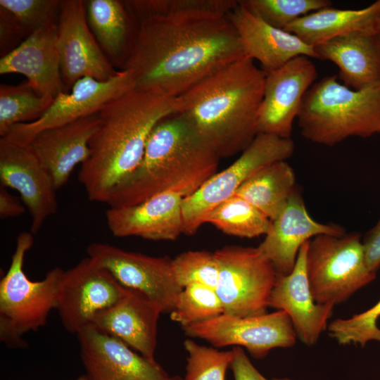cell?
I'll use <instances>...</instances> for the list:
<instances>
[{
	"instance_id": "obj_31",
	"label": "cell",
	"mask_w": 380,
	"mask_h": 380,
	"mask_svg": "<svg viewBox=\"0 0 380 380\" xmlns=\"http://www.w3.org/2000/svg\"><path fill=\"white\" fill-rule=\"evenodd\" d=\"M223 313V306L215 289L190 284L183 288L170 314L172 321L184 327L215 318Z\"/></svg>"
},
{
	"instance_id": "obj_23",
	"label": "cell",
	"mask_w": 380,
	"mask_h": 380,
	"mask_svg": "<svg viewBox=\"0 0 380 380\" xmlns=\"http://www.w3.org/2000/svg\"><path fill=\"white\" fill-rule=\"evenodd\" d=\"M98 113L37 134L28 146L49 174L56 190L89 156V144L99 125Z\"/></svg>"
},
{
	"instance_id": "obj_26",
	"label": "cell",
	"mask_w": 380,
	"mask_h": 380,
	"mask_svg": "<svg viewBox=\"0 0 380 380\" xmlns=\"http://www.w3.org/2000/svg\"><path fill=\"white\" fill-rule=\"evenodd\" d=\"M88 25L103 53L121 70L133 47L139 23L124 1H84Z\"/></svg>"
},
{
	"instance_id": "obj_33",
	"label": "cell",
	"mask_w": 380,
	"mask_h": 380,
	"mask_svg": "<svg viewBox=\"0 0 380 380\" xmlns=\"http://www.w3.org/2000/svg\"><path fill=\"white\" fill-rule=\"evenodd\" d=\"M188 354L183 380H225L233 360V351H220L196 343L192 339L184 341Z\"/></svg>"
},
{
	"instance_id": "obj_8",
	"label": "cell",
	"mask_w": 380,
	"mask_h": 380,
	"mask_svg": "<svg viewBox=\"0 0 380 380\" xmlns=\"http://www.w3.org/2000/svg\"><path fill=\"white\" fill-rule=\"evenodd\" d=\"M294 148L291 138L258 134L234 162L216 172L196 192L183 198L184 234H195L203 224V218L209 212L234 196L256 172L272 163L289 158Z\"/></svg>"
},
{
	"instance_id": "obj_34",
	"label": "cell",
	"mask_w": 380,
	"mask_h": 380,
	"mask_svg": "<svg viewBox=\"0 0 380 380\" xmlns=\"http://www.w3.org/2000/svg\"><path fill=\"white\" fill-rule=\"evenodd\" d=\"M176 279L182 287L198 284L215 289L220 273L215 252L189 251L172 259Z\"/></svg>"
},
{
	"instance_id": "obj_7",
	"label": "cell",
	"mask_w": 380,
	"mask_h": 380,
	"mask_svg": "<svg viewBox=\"0 0 380 380\" xmlns=\"http://www.w3.org/2000/svg\"><path fill=\"white\" fill-rule=\"evenodd\" d=\"M305 267L311 293L319 304L342 303L376 277L367 266L358 233L312 238Z\"/></svg>"
},
{
	"instance_id": "obj_12",
	"label": "cell",
	"mask_w": 380,
	"mask_h": 380,
	"mask_svg": "<svg viewBox=\"0 0 380 380\" xmlns=\"http://www.w3.org/2000/svg\"><path fill=\"white\" fill-rule=\"evenodd\" d=\"M133 89L134 82L125 70H118L107 81L81 78L69 91L59 93L39 119L13 125L2 137L28 146L39 132L96 114L108 103Z\"/></svg>"
},
{
	"instance_id": "obj_11",
	"label": "cell",
	"mask_w": 380,
	"mask_h": 380,
	"mask_svg": "<svg viewBox=\"0 0 380 380\" xmlns=\"http://www.w3.org/2000/svg\"><path fill=\"white\" fill-rule=\"evenodd\" d=\"M183 330L188 336L203 339L217 348L244 347L258 359L274 348L293 346L297 338L289 316L283 310L246 317L223 313L184 327Z\"/></svg>"
},
{
	"instance_id": "obj_5",
	"label": "cell",
	"mask_w": 380,
	"mask_h": 380,
	"mask_svg": "<svg viewBox=\"0 0 380 380\" xmlns=\"http://www.w3.org/2000/svg\"><path fill=\"white\" fill-rule=\"evenodd\" d=\"M297 119L305 139L328 146L380 134V82L356 90L324 77L305 93Z\"/></svg>"
},
{
	"instance_id": "obj_19",
	"label": "cell",
	"mask_w": 380,
	"mask_h": 380,
	"mask_svg": "<svg viewBox=\"0 0 380 380\" xmlns=\"http://www.w3.org/2000/svg\"><path fill=\"white\" fill-rule=\"evenodd\" d=\"M308 243L309 241H306L300 248L292 272L287 275H277L269 307L286 312L297 338L311 346L327 329L334 305L319 304L312 297L305 267Z\"/></svg>"
},
{
	"instance_id": "obj_37",
	"label": "cell",
	"mask_w": 380,
	"mask_h": 380,
	"mask_svg": "<svg viewBox=\"0 0 380 380\" xmlns=\"http://www.w3.org/2000/svg\"><path fill=\"white\" fill-rule=\"evenodd\" d=\"M26 36L17 23L0 8V50L1 57L17 48Z\"/></svg>"
},
{
	"instance_id": "obj_27",
	"label": "cell",
	"mask_w": 380,
	"mask_h": 380,
	"mask_svg": "<svg viewBox=\"0 0 380 380\" xmlns=\"http://www.w3.org/2000/svg\"><path fill=\"white\" fill-rule=\"evenodd\" d=\"M380 0L359 9L326 7L301 17L285 28L315 46L335 37L353 32H379Z\"/></svg>"
},
{
	"instance_id": "obj_20",
	"label": "cell",
	"mask_w": 380,
	"mask_h": 380,
	"mask_svg": "<svg viewBox=\"0 0 380 380\" xmlns=\"http://www.w3.org/2000/svg\"><path fill=\"white\" fill-rule=\"evenodd\" d=\"M57 21L37 29L0 59L1 75H23L38 94L53 99L65 91L56 44Z\"/></svg>"
},
{
	"instance_id": "obj_15",
	"label": "cell",
	"mask_w": 380,
	"mask_h": 380,
	"mask_svg": "<svg viewBox=\"0 0 380 380\" xmlns=\"http://www.w3.org/2000/svg\"><path fill=\"white\" fill-rule=\"evenodd\" d=\"M317 72L310 58L296 57L284 65L266 72L263 98L258 118V134L291 138L305 93Z\"/></svg>"
},
{
	"instance_id": "obj_43",
	"label": "cell",
	"mask_w": 380,
	"mask_h": 380,
	"mask_svg": "<svg viewBox=\"0 0 380 380\" xmlns=\"http://www.w3.org/2000/svg\"><path fill=\"white\" fill-rule=\"evenodd\" d=\"M272 380H291V379H273Z\"/></svg>"
},
{
	"instance_id": "obj_40",
	"label": "cell",
	"mask_w": 380,
	"mask_h": 380,
	"mask_svg": "<svg viewBox=\"0 0 380 380\" xmlns=\"http://www.w3.org/2000/svg\"><path fill=\"white\" fill-rule=\"evenodd\" d=\"M25 211V205H22L15 196H12L6 187L1 186L0 217L1 219L15 217L23 214Z\"/></svg>"
},
{
	"instance_id": "obj_10",
	"label": "cell",
	"mask_w": 380,
	"mask_h": 380,
	"mask_svg": "<svg viewBox=\"0 0 380 380\" xmlns=\"http://www.w3.org/2000/svg\"><path fill=\"white\" fill-rule=\"evenodd\" d=\"M87 253L122 287L144 296L163 313H170L174 309L183 288L176 279L170 258L127 251L98 242L89 244Z\"/></svg>"
},
{
	"instance_id": "obj_35",
	"label": "cell",
	"mask_w": 380,
	"mask_h": 380,
	"mask_svg": "<svg viewBox=\"0 0 380 380\" xmlns=\"http://www.w3.org/2000/svg\"><path fill=\"white\" fill-rule=\"evenodd\" d=\"M380 300L369 310L348 319L338 318L328 326L329 336L339 344L351 343L365 347L371 341L380 342Z\"/></svg>"
},
{
	"instance_id": "obj_36",
	"label": "cell",
	"mask_w": 380,
	"mask_h": 380,
	"mask_svg": "<svg viewBox=\"0 0 380 380\" xmlns=\"http://www.w3.org/2000/svg\"><path fill=\"white\" fill-rule=\"evenodd\" d=\"M61 0H0L6 11L26 37L45 24L56 20Z\"/></svg>"
},
{
	"instance_id": "obj_29",
	"label": "cell",
	"mask_w": 380,
	"mask_h": 380,
	"mask_svg": "<svg viewBox=\"0 0 380 380\" xmlns=\"http://www.w3.org/2000/svg\"><path fill=\"white\" fill-rule=\"evenodd\" d=\"M203 223L213 224L227 235L253 238L265 235L271 220L247 201L234 195L209 212Z\"/></svg>"
},
{
	"instance_id": "obj_2",
	"label": "cell",
	"mask_w": 380,
	"mask_h": 380,
	"mask_svg": "<svg viewBox=\"0 0 380 380\" xmlns=\"http://www.w3.org/2000/svg\"><path fill=\"white\" fill-rule=\"evenodd\" d=\"M177 109V98L133 89L98 113L89 156L78 174L90 201L107 203L117 185L139 164L154 127Z\"/></svg>"
},
{
	"instance_id": "obj_14",
	"label": "cell",
	"mask_w": 380,
	"mask_h": 380,
	"mask_svg": "<svg viewBox=\"0 0 380 380\" xmlns=\"http://www.w3.org/2000/svg\"><path fill=\"white\" fill-rule=\"evenodd\" d=\"M56 44L65 91L81 78L107 81L118 73L88 25L84 1L61 0Z\"/></svg>"
},
{
	"instance_id": "obj_41",
	"label": "cell",
	"mask_w": 380,
	"mask_h": 380,
	"mask_svg": "<svg viewBox=\"0 0 380 380\" xmlns=\"http://www.w3.org/2000/svg\"><path fill=\"white\" fill-rule=\"evenodd\" d=\"M166 380H183L179 376H167Z\"/></svg>"
},
{
	"instance_id": "obj_28",
	"label": "cell",
	"mask_w": 380,
	"mask_h": 380,
	"mask_svg": "<svg viewBox=\"0 0 380 380\" xmlns=\"http://www.w3.org/2000/svg\"><path fill=\"white\" fill-rule=\"evenodd\" d=\"M293 168L286 160L272 163L256 172L235 192L271 221L283 210L296 189Z\"/></svg>"
},
{
	"instance_id": "obj_17",
	"label": "cell",
	"mask_w": 380,
	"mask_h": 380,
	"mask_svg": "<svg viewBox=\"0 0 380 380\" xmlns=\"http://www.w3.org/2000/svg\"><path fill=\"white\" fill-rule=\"evenodd\" d=\"M77 335L87 380H166L168 376L156 361L93 324Z\"/></svg>"
},
{
	"instance_id": "obj_38",
	"label": "cell",
	"mask_w": 380,
	"mask_h": 380,
	"mask_svg": "<svg viewBox=\"0 0 380 380\" xmlns=\"http://www.w3.org/2000/svg\"><path fill=\"white\" fill-rule=\"evenodd\" d=\"M232 351L230 367L234 380H268L253 366L241 347L236 346Z\"/></svg>"
},
{
	"instance_id": "obj_9",
	"label": "cell",
	"mask_w": 380,
	"mask_h": 380,
	"mask_svg": "<svg viewBox=\"0 0 380 380\" xmlns=\"http://www.w3.org/2000/svg\"><path fill=\"white\" fill-rule=\"evenodd\" d=\"M220 273L215 291L224 313L246 317L267 313L277 273L258 247L226 246L215 251Z\"/></svg>"
},
{
	"instance_id": "obj_25",
	"label": "cell",
	"mask_w": 380,
	"mask_h": 380,
	"mask_svg": "<svg viewBox=\"0 0 380 380\" xmlns=\"http://www.w3.org/2000/svg\"><path fill=\"white\" fill-rule=\"evenodd\" d=\"M317 59L329 61L339 69L342 83L361 89L380 82V33L353 32L314 46Z\"/></svg>"
},
{
	"instance_id": "obj_39",
	"label": "cell",
	"mask_w": 380,
	"mask_h": 380,
	"mask_svg": "<svg viewBox=\"0 0 380 380\" xmlns=\"http://www.w3.org/2000/svg\"><path fill=\"white\" fill-rule=\"evenodd\" d=\"M362 243L367 266L376 274L380 267V219Z\"/></svg>"
},
{
	"instance_id": "obj_24",
	"label": "cell",
	"mask_w": 380,
	"mask_h": 380,
	"mask_svg": "<svg viewBox=\"0 0 380 380\" xmlns=\"http://www.w3.org/2000/svg\"><path fill=\"white\" fill-rule=\"evenodd\" d=\"M160 308L144 296L126 289L114 305L99 312L92 324L156 361L157 325Z\"/></svg>"
},
{
	"instance_id": "obj_6",
	"label": "cell",
	"mask_w": 380,
	"mask_h": 380,
	"mask_svg": "<svg viewBox=\"0 0 380 380\" xmlns=\"http://www.w3.org/2000/svg\"><path fill=\"white\" fill-rule=\"evenodd\" d=\"M34 243L33 234H18L7 272L0 281V338L7 346L24 348L23 336L44 327L56 309L64 270L55 267L40 281H32L23 270L27 252Z\"/></svg>"
},
{
	"instance_id": "obj_32",
	"label": "cell",
	"mask_w": 380,
	"mask_h": 380,
	"mask_svg": "<svg viewBox=\"0 0 380 380\" xmlns=\"http://www.w3.org/2000/svg\"><path fill=\"white\" fill-rule=\"evenodd\" d=\"M251 13L271 26L284 30L297 19L331 6L328 0H243Z\"/></svg>"
},
{
	"instance_id": "obj_13",
	"label": "cell",
	"mask_w": 380,
	"mask_h": 380,
	"mask_svg": "<svg viewBox=\"0 0 380 380\" xmlns=\"http://www.w3.org/2000/svg\"><path fill=\"white\" fill-rule=\"evenodd\" d=\"M125 291L106 269L87 256L64 271L56 310L63 327L77 334Z\"/></svg>"
},
{
	"instance_id": "obj_1",
	"label": "cell",
	"mask_w": 380,
	"mask_h": 380,
	"mask_svg": "<svg viewBox=\"0 0 380 380\" xmlns=\"http://www.w3.org/2000/svg\"><path fill=\"white\" fill-rule=\"evenodd\" d=\"M238 1L157 0V15L139 22L127 70L134 89L177 98L243 57L228 13Z\"/></svg>"
},
{
	"instance_id": "obj_22",
	"label": "cell",
	"mask_w": 380,
	"mask_h": 380,
	"mask_svg": "<svg viewBox=\"0 0 380 380\" xmlns=\"http://www.w3.org/2000/svg\"><path fill=\"white\" fill-rule=\"evenodd\" d=\"M183 198L177 194L164 192L132 206L109 208L106 213L108 227L117 237L174 241L184 234Z\"/></svg>"
},
{
	"instance_id": "obj_16",
	"label": "cell",
	"mask_w": 380,
	"mask_h": 380,
	"mask_svg": "<svg viewBox=\"0 0 380 380\" xmlns=\"http://www.w3.org/2000/svg\"><path fill=\"white\" fill-rule=\"evenodd\" d=\"M1 186L17 191L31 217L30 232L37 234L57 211L56 189L29 146L0 138Z\"/></svg>"
},
{
	"instance_id": "obj_42",
	"label": "cell",
	"mask_w": 380,
	"mask_h": 380,
	"mask_svg": "<svg viewBox=\"0 0 380 380\" xmlns=\"http://www.w3.org/2000/svg\"><path fill=\"white\" fill-rule=\"evenodd\" d=\"M75 380H87V379H86L84 374H83V375L79 376V377H78L77 379H75Z\"/></svg>"
},
{
	"instance_id": "obj_44",
	"label": "cell",
	"mask_w": 380,
	"mask_h": 380,
	"mask_svg": "<svg viewBox=\"0 0 380 380\" xmlns=\"http://www.w3.org/2000/svg\"><path fill=\"white\" fill-rule=\"evenodd\" d=\"M379 33H380V30H379Z\"/></svg>"
},
{
	"instance_id": "obj_3",
	"label": "cell",
	"mask_w": 380,
	"mask_h": 380,
	"mask_svg": "<svg viewBox=\"0 0 380 380\" xmlns=\"http://www.w3.org/2000/svg\"><path fill=\"white\" fill-rule=\"evenodd\" d=\"M266 72L245 56L177 98L184 115L220 158L241 153L258 134Z\"/></svg>"
},
{
	"instance_id": "obj_30",
	"label": "cell",
	"mask_w": 380,
	"mask_h": 380,
	"mask_svg": "<svg viewBox=\"0 0 380 380\" xmlns=\"http://www.w3.org/2000/svg\"><path fill=\"white\" fill-rule=\"evenodd\" d=\"M53 99L38 94L27 82L0 85V136L4 137L15 125L39 119Z\"/></svg>"
},
{
	"instance_id": "obj_21",
	"label": "cell",
	"mask_w": 380,
	"mask_h": 380,
	"mask_svg": "<svg viewBox=\"0 0 380 380\" xmlns=\"http://www.w3.org/2000/svg\"><path fill=\"white\" fill-rule=\"evenodd\" d=\"M228 15L245 56L259 61L266 72L279 69L298 56L317 58L314 46L293 33L267 24L239 1Z\"/></svg>"
},
{
	"instance_id": "obj_18",
	"label": "cell",
	"mask_w": 380,
	"mask_h": 380,
	"mask_svg": "<svg viewBox=\"0 0 380 380\" xmlns=\"http://www.w3.org/2000/svg\"><path fill=\"white\" fill-rule=\"evenodd\" d=\"M345 234V229L339 225L313 220L296 188L281 213L271 221L258 248L271 262L278 275H287L292 272L299 250L306 241L321 234Z\"/></svg>"
},
{
	"instance_id": "obj_4",
	"label": "cell",
	"mask_w": 380,
	"mask_h": 380,
	"mask_svg": "<svg viewBox=\"0 0 380 380\" xmlns=\"http://www.w3.org/2000/svg\"><path fill=\"white\" fill-rule=\"evenodd\" d=\"M219 156L184 115L159 121L137 167L113 191L109 208L132 206L161 193L187 197L217 170Z\"/></svg>"
}]
</instances>
